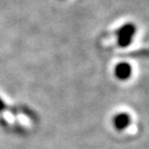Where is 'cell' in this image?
<instances>
[{
  "mask_svg": "<svg viewBox=\"0 0 149 149\" xmlns=\"http://www.w3.org/2000/svg\"><path fill=\"white\" fill-rule=\"evenodd\" d=\"M138 33V27L134 22H124L112 30L114 42L120 49L128 48L133 44Z\"/></svg>",
  "mask_w": 149,
  "mask_h": 149,
  "instance_id": "obj_1",
  "label": "cell"
},
{
  "mask_svg": "<svg viewBox=\"0 0 149 149\" xmlns=\"http://www.w3.org/2000/svg\"><path fill=\"white\" fill-rule=\"evenodd\" d=\"M133 74V68L127 62H119L114 68V76L119 81H126Z\"/></svg>",
  "mask_w": 149,
  "mask_h": 149,
  "instance_id": "obj_3",
  "label": "cell"
},
{
  "mask_svg": "<svg viewBox=\"0 0 149 149\" xmlns=\"http://www.w3.org/2000/svg\"><path fill=\"white\" fill-rule=\"evenodd\" d=\"M59 1H64V0H59Z\"/></svg>",
  "mask_w": 149,
  "mask_h": 149,
  "instance_id": "obj_4",
  "label": "cell"
},
{
  "mask_svg": "<svg viewBox=\"0 0 149 149\" xmlns=\"http://www.w3.org/2000/svg\"><path fill=\"white\" fill-rule=\"evenodd\" d=\"M112 123L114 126L115 130L117 132H123L126 128L130 127L132 124V116L126 112H120L114 115L113 119H112Z\"/></svg>",
  "mask_w": 149,
  "mask_h": 149,
  "instance_id": "obj_2",
  "label": "cell"
}]
</instances>
